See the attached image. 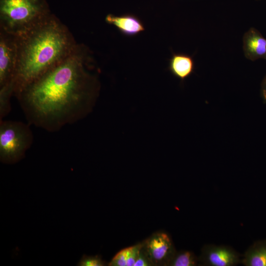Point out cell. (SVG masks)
<instances>
[{
    "label": "cell",
    "mask_w": 266,
    "mask_h": 266,
    "mask_svg": "<svg viewBox=\"0 0 266 266\" xmlns=\"http://www.w3.org/2000/svg\"><path fill=\"white\" fill-rule=\"evenodd\" d=\"M93 62L88 47L78 43L62 62L24 88L15 97L29 123L54 132L84 118L100 88L91 72Z\"/></svg>",
    "instance_id": "6da1fadb"
},
{
    "label": "cell",
    "mask_w": 266,
    "mask_h": 266,
    "mask_svg": "<svg viewBox=\"0 0 266 266\" xmlns=\"http://www.w3.org/2000/svg\"><path fill=\"white\" fill-rule=\"evenodd\" d=\"M17 36L18 55L13 96L55 66L77 43L68 28L54 14Z\"/></svg>",
    "instance_id": "7a4b0ae2"
},
{
    "label": "cell",
    "mask_w": 266,
    "mask_h": 266,
    "mask_svg": "<svg viewBox=\"0 0 266 266\" xmlns=\"http://www.w3.org/2000/svg\"><path fill=\"white\" fill-rule=\"evenodd\" d=\"M52 13L46 0H0V29L19 36Z\"/></svg>",
    "instance_id": "3957f363"
},
{
    "label": "cell",
    "mask_w": 266,
    "mask_h": 266,
    "mask_svg": "<svg viewBox=\"0 0 266 266\" xmlns=\"http://www.w3.org/2000/svg\"><path fill=\"white\" fill-rule=\"evenodd\" d=\"M33 135L30 124L0 120V159L5 164H15L22 159L32 146Z\"/></svg>",
    "instance_id": "277c9868"
},
{
    "label": "cell",
    "mask_w": 266,
    "mask_h": 266,
    "mask_svg": "<svg viewBox=\"0 0 266 266\" xmlns=\"http://www.w3.org/2000/svg\"><path fill=\"white\" fill-rule=\"evenodd\" d=\"M17 55V36L0 29V90L13 91Z\"/></svg>",
    "instance_id": "5b68a950"
},
{
    "label": "cell",
    "mask_w": 266,
    "mask_h": 266,
    "mask_svg": "<svg viewBox=\"0 0 266 266\" xmlns=\"http://www.w3.org/2000/svg\"><path fill=\"white\" fill-rule=\"evenodd\" d=\"M142 249L153 266H167L176 252L165 232L159 231L142 241Z\"/></svg>",
    "instance_id": "8992f818"
},
{
    "label": "cell",
    "mask_w": 266,
    "mask_h": 266,
    "mask_svg": "<svg viewBox=\"0 0 266 266\" xmlns=\"http://www.w3.org/2000/svg\"><path fill=\"white\" fill-rule=\"evenodd\" d=\"M200 261L206 266H233L241 260L239 254L228 246L208 245L202 248Z\"/></svg>",
    "instance_id": "52a82bcc"
},
{
    "label": "cell",
    "mask_w": 266,
    "mask_h": 266,
    "mask_svg": "<svg viewBox=\"0 0 266 266\" xmlns=\"http://www.w3.org/2000/svg\"><path fill=\"white\" fill-rule=\"evenodd\" d=\"M105 21L114 26L122 35L127 37L136 36L145 30L143 22L132 14L121 15L108 14L105 16Z\"/></svg>",
    "instance_id": "ba28073f"
},
{
    "label": "cell",
    "mask_w": 266,
    "mask_h": 266,
    "mask_svg": "<svg viewBox=\"0 0 266 266\" xmlns=\"http://www.w3.org/2000/svg\"><path fill=\"white\" fill-rule=\"evenodd\" d=\"M243 49L249 60H266V38L257 29L251 28L243 35Z\"/></svg>",
    "instance_id": "9c48e42d"
},
{
    "label": "cell",
    "mask_w": 266,
    "mask_h": 266,
    "mask_svg": "<svg viewBox=\"0 0 266 266\" xmlns=\"http://www.w3.org/2000/svg\"><path fill=\"white\" fill-rule=\"evenodd\" d=\"M168 69L175 77L183 82L194 72L193 57L183 53H173L169 59Z\"/></svg>",
    "instance_id": "30bf717a"
},
{
    "label": "cell",
    "mask_w": 266,
    "mask_h": 266,
    "mask_svg": "<svg viewBox=\"0 0 266 266\" xmlns=\"http://www.w3.org/2000/svg\"><path fill=\"white\" fill-rule=\"evenodd\" d=\"M241 263L246 266H266V240L253 243L245 252Z\"/></svg>",
    "instance_id": "8fae6325"
},
{
    "label": "cell",
    "mask_w": 266,
    "mask_h": 266,
    "mask_svg": "<svg viewBox=\"0 0 266 266\" xmlns=\"http://www.w3.org/2000/svg\"><path fill=\"white\" fill-rule=\"evenodd\" d=\"M142 245V241L133 246L123 249L116 253L108 265L110 266H134Z\"/></svg>",
    "instance_id": "7c38bea8"
},
{
    "label": "cell",
    "mask_w": 266,
    "mask_h": 266,
    "mask_svg": "<svg viewBox=\"0 0 266 266\" xmlns=\"http://www.w3.org/2000/svg\"><path fill=\"white\" fill-rule=\"evenodd\" d=\"M199 261L193 252L182 251L175 253L168 266H195Z\"/></svg>",
    "instance_id": "4fadbf2b"
},
{
    "label": "cell",
    "mask_w": 266,
    "mask_h": 266,
    "mask_svg": "<svg viewBox=\"0 0 266 266\" xmlns=\"http://www.w3.org/2000/svg\"><path fill=\"white\" fill-rule=\"evenodd\" d=\"M100 256H87L83 255L78 262L77 266H106Z\"/></svg>",
    "instance_id": "5bb4252c"
},
{
    "label": "cell",
    "mask_w": 266,
    "mask_h": 266,
    "mask_svg": "<svg viewBox=\"0 0 266 266\" xmlns=\"http://www.w3.org/2000/svg\"><path fill=\"white\" fill-rule=\"evenodd\" d=\"M134 266H153L142 248L140 250Z\"/></svg>",
    "instance_id": "9a60e30c"
},
{
    "label": "cell",
    "mask_w": 266,
    "mask_h": 266,
    "mask_svg": "<svg viewBox=\"0 0 266 266\" xmlns=\"http://www.w3.org/2000/svg\"><path fill=\"white\" fill-rule=\"evenodd\" d=\"M261 96L264 103H266V74L261 84Z\"/></svg>",
    "instance_id": "2e32d148"
}]
</instances>
